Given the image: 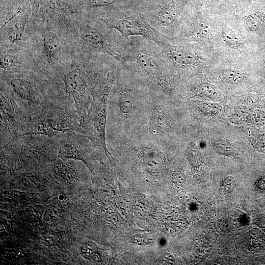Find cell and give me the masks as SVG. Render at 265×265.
Listing matches in <instances>:
<instances>
[{
	"mask_svg": "<svg viewBox=\"0 0 265 265\" xmlns=\"http://www.w3.org/2000/svg\"><path fill=\"white\" fill-rule=\"evenodd\" d=\"M213 47L217 58L227 61L253 62L256 57L255 43L243 31L234 9L217 8Z\"/></svg>",
	"mask_w": 265,
	"mask_h": 265,
	"instance_id": "2",
	"label": "cell"
},
{
	"mask_svg": "<svg viewBox=\"0 0 265 265\" xmlns=\"http://www.w3.org/2000/svg\"><path fill=\"white\" fill-rule=\"evenodd\" d=\"M130 242L140 246L145 245L150 243L149 238L140 234H136L131 237Z\"/></svg>",
	"mask_w": 265,
	"mask_h": 265,
	"instance_id": "31",
	"label": "cell"
},
{
	"mask_svg": "<svg viewBox=\"0 0 265 265\" xmlns=\"http://www.w3.org/2000/svg\"><path fill=\"white\" fill-rule=\"evenodd\" d=\"M264 54L263 55V56L262 55V59L261 60V62H262V66L264 69V70L265 71V50L264 51Z\"/></svg>",
	"mask_w": 265,
	"mask_h": 265,
	"instance_id": "40",
	"label": "cell"
},
{
	"mask_svg": "<svg viewBox=\"0 0 265 265\" xmlns=\"http://www.w3.org/2000/svg\"><path fill=\"white\" fill-rule=\"evenodd\" d=\"M212 146L216 152L224 155H228L233 151L231 144L223 140L215 141L212 143Z\"/></svg>",
	"mask_w": 265,
	"mask_h": 265,
	"instance_id": "27",
	"label": "cell"
},
{
	"mask_svg": "<svg viewBox=\"0 0 265 265\" xmlns=\"http://www.w3.org/2000/svg\"><path fill=\"white\" fill-rule=\"evenodd\" d=\"M80 253L86 259L91 261H98L101 258L97 244L92 241L83 242L80 246Z\"/></svg>",
	"mask_w": 265,
	"mask_h": 265,
	"instance_id": "22",
	"label": "cell"
},
{
	"mask_svg": "<svg viewBox=\"0 0 265 265\" xmlns=\"http://www.w3.org/2000/svg\"><path fill=\"white\" fill-rule=\"evenodd\" d=\"M118 72V68L115 65H111L105 72L94 91L89 114L82 121L84 132L87 129L90 131L98 145L106 155H110L106 149L105 138L107 101Z\"/></svg>",
	"mask_w": 265,
	"mask_h": 265,
	"instance_id": "8",
	"label": "cell"
},
{
	"mask_svg": "<svg viewBox=\"0 0 265 265\" xmlns=\"http://www.w3.org/2000/svg\"><path fill=\"white\" fill-rule=\"evenodd\" d=\"M217 8L203 3L190 7L177 36V41L195 42L213 49V38Z\"/></svg>",
	"mask_w": 265,
	"mask_h": 265,
	"instance_id": "10",
	"label": "cell"
},
{
	"mask_svg": "<svg viewBox=\"0 0 265 265\" xmlns=\"http://www.w3.org/2000/svg\"><path fill=\"white\" fill-rule=\"evenodd\" d=\"M186 181V176L183 172L176 174L174 177V183L176 186H183Z\"/></svg>",
	"mask_w": 265,
	"mask_h": 265,
	"instance_id": "35",
	"label": "cell"
},
{
	"mask_svg": "<svg viewBox=\"0 0 265 265\" xmlns=\"http://www.w3.org/2000/svg\"><path fill=\"white\" fill-rule=\"evenodd\" d=\"M254 147L258 152L265 153V134L259 136Z\"/></svg>",
	"mask_w": 265,
	"mask_h": 265,
	"instance_id": "34",
	"label": "cell"
},
{
	"mask_svg": "<svg viewBox=\"0 0 265 265\" xmlns=\"http://www.w3.org/2000/svg\"><path fill=\"white\" fill-rule=\"evenodd\" d=\"M94 57L91 56L83 63L72 62L69 71L62 79L65 92L72 98L75 109L82 119L89 100V93L94 92L96 88H92V85L99 66L97 64L98 59Z\"/></svg>",
	"mask_w": 265,
	"mask_h": 265,
	"instance_id": "9",
	"label": "cell"
},
{
	"mask_svg": "<svg viewBox=\"0 0 265 265\" xmlns=\"http://www.w3.org/2000/svg\"><path fill=\"white\" fill-rule=\"evenodd\" d=\"M0 147L18 137L27 117L12 97L0 86Z\"/></svg>",
	"mask_w": 265,
	"mask_h": 265,
	"instance_id": "11",
	"label": "cell"
},
{
	"mask_svg": "<svg viewBox=\"0 0 265 265\" xmlns=\"http://www.w3.org/2000/svg\"><path fill=\"white\" fill-rule=\"evenodd\" d=\"M32 17L40 21H53L58 17H67L73 8L61 0H29Z\"/></svg>",
	"mask_w": 265,
	"mask_h": 265,
	"instance_id": "14",
	"label": "cell"
},
{
	"mask_svg": "<svg viewBox=\"0 0 265 265\" xmlns=\"http://www.w3.org/2000/svg\"><path fill=\"white\" fill-rule=\"evenodd\" d=\"M122 0H85L84 5L88 9L108 6Z\"/></svg>",
	"mask_w": 265,
	"mask_h": 265,
	"instance_id": "28",
	"label": "cell"
},
{
	"mask_svg": "<svg viewBox=\"0 0 265 265\" xmlns=\"http://www.w3.org/2000/svg\"><path fill=\"white\" fill-rule=\"evenodd\" d=\"M118 204L124 214L129 217L132 215L133 201L131 196L128 194L120 196L118 199Z\"/></svg>",
	"mask_w": 265,
	"mask_h": 265,
	"instance_id": "24",
	"label": "cell"
},
{
	"mask_svg": "<svg viewBox=\"0 0 265 265\" xmlns=\"http://www.w3.org/2000/svg\"><path fill=\"white\" fill-rule=\"evenodd\" d=\"M214 3L221 4H229L235 0H210Z\"/></svg>",
	"mask_w": 265,
	"mask_h": 265,
	"instance_id": "39",
	"label": "cell"
},
{
	"mask_svg": "<svg viewBox=\"0 0 265 265\" xmlns=\"http://www.w3.org/2000/svg\"><path fill=\"white\" fill-rule=\"evenodd\" d=\"M258 186L262 189H265V175L261 177L258 181Z\"/></svg>",
	"mask_w": 265,
	"mask_h": 265,
	"instance_id": "38",
	"label": "cell"
},
{
	"mask_svg": "<svg viewBox=\"0 0 265 265\" xmlns=\"http://www.w3.org/2000/svg\"><path fill=\"white\" fill-rule=\"evenodd\" d=\"M1 80L6 86L3 87L28 118L46 107L61 101L51 94L38 80L21 73L5 72Z\"/></svg>",
	"mask_w": 265,
	"mask_h": 265,
	"instance_id": "4",
	"label": "cell"
},
{
	"mask_svg": "<svg viewBox=\"0 0 265 265\" xmlns=\"http://www.w3.org/2000/svg\"><path fill=\"white\" fill-rule=\"evenodd\" d=\"M106 217L109 222L116 223L118 220L117 214L113 210H107L106 213Z\"/></svg>",
	"mask_w": 265,
	"mask_h": 265,
	"instance_id": "36",
	"label": "cell"
},
{
	"mask_svg": "<svg viewBox=\"0 0 265 265\" xmlns=\"http://www.w3.org/2000/svg\"><path fill=\"white\" fill-rule=\"evenodd\" d=\"M20 181L25 186L27 187H37L46 184L47 180L41 175L27 173L22 175Z\"/></svg>",
	"mask_w": 265,
	"mask_h": 265,
	"instance_id": "23",
	"label": "cell"
},
{
	"mask_svg": "<svg viewBox=\"0 0 265 265\" xmlns=\"http://www.w3.org/2000/svg\"><path fill=\"white\" fill-rule=\"evenodd\" d=\"M189 89L211 100L217 98L219 94V91L215 84L208 80H201L197 82L191 84Z\"/></svg>",
	"mask_w": 265,
	"mask_h": 265,
	"instance_id": "19",
	"label": "cell"
},
{
	"mask_svg": "<svg viewBox=\"0 0 265 265\" xmlns=\"http://www.w3.org/2000/svg\"><path fill=\"white\" fill-rule=\"evenodd\" d=\"M252 62L227 61L216 57L210 70L227 87L243 85L248 79V70Z\"/></svg>",
	"mask_w": 265,
	"mask_h": 265,
	"instance_id": "12",
	"label": "cell"
},
{
	"mask_svg": "<svg viewBox=\"0 0 265 265\" xmlns=\"http://www.w3.org/2000/svg\"><path fill=\"white\" fill-rule=\"evenodd\" d=\"M224 189L228 192H232L235 189L236 186L235 179L232 176L226 177L222 183Z\"/></svg>",
	"mask_w": 265,
	"mask_h": 265,
	"instance_id": "32",
	"label": "cell"
},
{
	"mask_svg": "<svg viewBox=\"0 0 265 265\" xmlns=\"http://www.w3.org/2000/svg\"><path fill=\"white\" fill-rule=\"evenodd\" d=\"M246 121L252 124H265V113L260 110L253 111L247 115Z\"/></svg>",
	"mask_w": 265,
	"mask_h": 265,
	"instance_id": "29",
	"label": "cell"
},
{
	"mask_svg": "<svg viewBox=\"0 0 265 265\" xmlns=\"http://www.w3.org/2000/svg\"><path fill=\"white\" fill-rule=\"evenodd\" d=\"M142 159L144 167L149 173L156 174L162 169L163 159L159 152L154 150H148L143 153Z\"/></svg>",
	"mask_w": 265,
	"mask_h": 265,
	"instance_id": "18",
	"label": "cell"
},
{
	"mask_svg": "<svg viewBox=\"0 0 265 265\" xmlns=\"http://www.w3.org/2000/svg\"></svg>",
	"mask_w": 265,
	"mask_h": 265,
	"instance_id": "41",
	"label": "cell"
},
{
	"mask_svg": "<svg viewBox=\"0 0 265 265\" xmlns=\"http://www.w3.org/2000/svg\"><path fill=\"white\" fill-rule=\"evenodd\" d=\"M159 46L176 72L183 75L209 71L216 59L212 47L200 43L171 39Z\"/></svg>",
	"mask_w": 265,
	"mask_h": 265,
	"instance_id": "5",
	"label": "cell"
},
{
	"mask_svg": "<svg viewBox=\"0 0 265 265\" xmlns=\"http://www.w3.org/2000/svg\"><path fill=\"white\" fill-rule=\"evenodd\" d=\"M22 62L19 56L12 53H3L0 55V69L2 72H15L22 68Z\"/></svg>",
	"mask_w": 265,
	"mask_h": 265,
	"instance_id": "21",
	"label": "cell"
},
{
	"mask_svg": "<svg viewBox=\"0 0 265 265\" xmlns=\"http://www.w3.org/2000/svg\"><path fill=\"white\" fill-rule=\"evenodd\" d=\"M42 47L48 62L51 64L57 63L61 54V48L59 38L55 32L48 31L43 34Z\"/></svg>",
	"mask_w": 265,
	"mask_h": 265,
	"instance_id": "16",
	"label": "cell"
},
{
	"mask_svg": "<svg viewBox=\"0 0 265 265\" xmlns=\"http://www.w3.org/2000/svg\"><path fill=\"white\" fill-rule=\"evenodd\" d=\"M57 237L56 234L50 233L43 236L40 238L41 243L45 246L51 247L53 246L56 242Z\"/></svg>",
	"mask_w": 265,
	"mask_h": 265,
	"instance_id": "30",
	"label": "cell"
},
{
	"mask_svg": "<svg viewBox=\"0 0 265 265\" xmlns=\"http://www.w3.org/2000/svg\"><path fill=\"white\" fill-rule=\"evenodd\" d=\"M200 110L204 114L209 115H216L222 110L221 106L214 102H204L200 106Z\"/></svg>",
	"mask_w": 265,
	"mask_h": 265,
	"instance_id": "26",
	"label": "cell"
},
{
	"mask_svg": "<svg viewBox=\"0 0 265 265\" xmlns=\"http://www.w3.org/2000/svg\"><path fill=\"white\" fill-rule=\"evenodd\" d=\"M140 8L149 24L165 37L178 35L190 7L189 0H150Z\"/></svg>",
	"mask_w": 265,
	"mask_h": 265,
	"instance_id": "6",
	"label": "cell"
},
{
	"mask_svg": "<svg viewBox=\"0 0 265 265\" xmlns=\"http://www.w3.org/2000/svg\"><path fill=\"white\" fill-rule=\"evenodd\" d=\"M236 17L243 31L254 43L265 26V13L248 10L242 5L234 9Z\"/></svg>",
	"mask_w": 265,
	"mask_h": 265,
	"instance_id": "15",
	"label": "cell"
},
{
	"mask_svg": "<svg viewBox=\"0 0 265 265\" xmlns=\"http://www.w3.org/2000/svg\"><path fill=\"white\" fill-rule=\"evenodd\" d=\"M58 217L57 212L53 208H48L45 212L44 220L47 221L53 222Z\"/></svg>",
	"mask_w": 265,
	"mask_h": 265,
	"instance_id": "33",
	"label": "cell"
},
{
	"mask_svg": "<svg viewBox=\"0 0 265 265\" xmlns=\"http://www.w3.org/2000/svg\"><path fill=\"white\" fill-rule=\"evenodd\" d=\"M161 259L163 262L170 265L173 264L175 261L173 255L169 252L164 253L162 256Z\"/></svg>",
	"mask_w": 265,
	"mask_h": 265,
	"instance_id": "37",
	"label": "cell"
},
{
	"mask_svg": "<svg viewBox=\"0 0 265 265\" xmlns=\"http://www.w3.org/2000/svg\"><path fill=\"white\" fill-rule=\"evenodd\" d=\"M53 168L55 174L66 183L73 184L77 180L75 169L69 163L56 162L53 165Z\"/></svg>",
	"mask_w": 265,
	"mask_h": 265,
	"instance_id": "20",
	"label": "cell"
},
{
	"mask_svg": "<svg viewBox=\"0 0 265 265\" xmlns=\"http://www.w3.org/2000/svg\"><path fill=\"white\" fill-rule=\"evenodd\" d=\"M21 13L15 18L11 17L3 25L1 28L9 24L7 31V38L12 44H18L23 38L24 34L27 17Z\"/></svg>",
	"mask_w": 265,
	"mask_h": 265,
	"instance_id": "17",
	"label": "cell"
},
{
	"mask_svg": "<svg viewBox=\"0 0 265 265\" xmlns=\"http://www.w3.org/2000/svg\"><path fill=\"white\" fill-rule=\"evenodd\" d=\"M122 56L121 64L132 76L165 94L174 93L176 71L157 43L139 36L128 37Z\"/></svg>",
	"mask_w": 265,
	"mask_h": 265,
	"instance_id": "1",
	"label": "cell"
},
{
	"mask_svg": "<svg viewBox=\"0 0 265 265\" xmlns=\"http://www.w3.org/2000/svg\"><path fill=\"white\" fill-rule=\"evenodd\" d=\"M82 121L74 106L61 101L30 116L18 137L38 135L52 138L67 132L83 133Z\"/></svg>",
	"mask_w": 265,
	"mask_h": 265,
	"instance_id": "3",
	"label": "cell"
},
{
	"mask_svg": "<svg viewBox=\"0 0 265 265\" xmlns=\"http://www.w3.org/2000/svg\"><path fill=\"white\" fill-rule=\"evenodd\" d=\"M111 29L125 37L139 36L149 39L159 45L171 39L157 31L147 22L140 8L120 7L107 12L100 18Z\"/></svg>",
	"mask_w": 265,
	"mask_h": 265,
	"instance_id": "7",
	"label": "cell"
},
{
	"mask_svg": "<svg viewBox=\"0 0 265 265\" xmlns=\"http://www.w3.org/2000/svg\"><path fill=\"white\" fill-rule=\"evenodd\" d=\"M80 133L71 132L56 136L57 156L63 160L73 159L81 161L89 167L83 139Z\"/></svg>",
	"mask_w": 265,
	"mask_h": 265,
	"instance_id": "13",
	"label": "cell"
},
{
	"mask_svg": "<svg viewBox=\"0 0 265 265\" xmlns=\"http://www.w3.org/2000/svg\"><path fill=\"white\" fill-rule=\"evenodd\" d=\"M151 121L152 124L156 130L160 131L165 128L166 118L163 113L159 109L154 110Z\"/></svg>",
	"mask_w": 265,
	"mask_h": 265,
	"instance_id": "25",
	"label": "cell"
}]
</instances>
